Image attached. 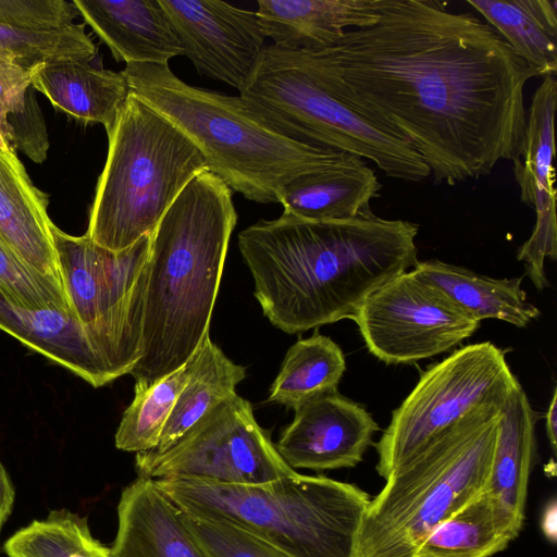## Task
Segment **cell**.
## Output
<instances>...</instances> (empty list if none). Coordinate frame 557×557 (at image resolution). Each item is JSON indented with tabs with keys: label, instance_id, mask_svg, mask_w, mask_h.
<instances>
[{
	"label": "cell",
	"instance_id": "cell-9",
	"mask_svg": "<svg viewBox=\"0 0 557 557\" xmlns=\"http://www.w3.org/2000/svg\"><path fill=\"white\" fill-rule=\"evenodd\" d=\"M70 306L111 380L129 374L140 359L150 234L110 251L86 234L52 225Z\"/></svg>",
	"mask_w": 557,
	"mask_h": 557
},
{
	"label": "cell",
	"instance_id": "cell-34",
	"mask_svg": "<svg viewBox=\"0 0 557 557\" xmlns=\"http://www.w3.org/2000/svg\"><path fill=\"white\" fill-rule=\"evenodd\" d=\"M78 15L73 1L0 0V24L15 28H60L73 24Z\"/></svg>",
	"mask_w": 557,
	"mask_h": 557
},
{
	"label": "cell",
	"instance_id": "cell-22",
	"mask_svg": "<svg viewBox=\"0 0 557 557\" xmlns=\"http://www.w3.org/2000/svg\"><path fill=\"white\" fill-rule=\"evenodd\" d=\"M32 86L52 106L83 124L113 127L131 94L123 71L94 66L89 61H65L32 71Z\"/></svg>",
	"mask_w": 557,
	"mask_h": 557
},
{
	"label": "cell",
	"instance_id": "cell-20",
	"mask_svg": "<svg viewBox=\"0 0 557 557\" xmlns=\"http://www.w3.org/2000/svg\"><path fill=\"white\" fill-rule=\"evenodd\" d=\"M382 189L377 175L364 159L344 153L323 169L286 184L278 197L283 212L315 221H343L371 210L370 201Z\"/></svg>",
	"mask_w": 557,
	"mask_h": 557
},
{
	"label": "cell",
	"instance_id": "cell-23",
	"mask_svg": "<svg viewBox=\"0 0 557 557\" xmlns=\"http://www.w3.org/2000/svg\"><path fill=\"white\" fill-rule=\"evenodd\" d=\"M541 418L520 384L502 408L493 462L484 487L521 527L536 449L535 425Z\"/></svg>",
	"mask_w": 557,
	"mask_h": 557
},
{
	"label": "cell",
	"instance_id": "cell-33",
	"mask_svg": "<svg viewBox=\"0 0 557 557\" xmlns=\"http://www.w3.org/2000/svg\"><path fill=\"white\" fill-rule=\"evenodd\" d=\"M182 517L188 531L208 557H289L278 548L233 525L183 511Z\"/></svg>",
	"mask_w": 557,
	"mask_h": 557
},
{
	"label": "cell",
	"instance_id": "cell-21",
	"mask_svg": "<svg viewBox=\"0 0 557 557\" xmlns=\"http://www.w3.org/2000/svg\"><path fill=\"white\" fill-rule=\"evenodd\" d=\"M0 330L92 387L112 382L74 313L24 309L0 288Z\"/></svg>",
	"mask_w": 557,
	"mask_h": 557
},
{
	"label": "cell",
	"instance_id": "cell-36",
	"mask_svg": "<svg viewBox=\"0 0 557 557\" xmlns=\"http://www.w3.org/2000/svg\"><path fill=\"white\" fill-rule=\"evenodd\" d=\"M30 85V71L0 60V121L4 126L9 143L13 149L14 146L7 124V115L23 109L25 94Z\"/></svg>",
	"mask_w": 557,
	"mask_h": 557
},
{
	"label": "cell",
	"instance_id": "cell-39",
	"mask_svg": "<svg viewBox=\"0 0 557 557\" xmlns=\"http://www.w3.org/2000/svg\"><path fill=\"white\" fill-rule=\"evenodd\" d=\"M542 529L546 537L555 542L556 540V502L552 500L544 511L542 519Z\"/></svg>",
	"mask_w": 557,
	"mask_h": 557
},
{
	"label": "cell",
	"instance_id": "cell-28",
	"mask_svg": "<svg viewBox=\"0 0 557 557\" xmlns=\"http://www.w3.org/2000/svg\"><path fill=\"white\" fill-rule=\"evenodd\" d=\"M345 370L343 350L330 337L314 333L298 339L284 357L268 401L295 409L314 396L337 389Z\"/></svg>",
	"mask_w": 557,
	"mask_h": 557
},
{
	"label": "cell",
	"instance_id": "cell-32",
	"mask_svg": "<svg viewBox=\"0 0 557 557\" xmlns=\"http://www.w3.org/2000/svg\"><path fill=\"white\" fill-rule=\"evenodd\" d=\"M0 288L14 304L24 309L74 313L66 292L27 265L1 237Z\"/></svg>",
	"mask_w": 557,
	"mask_h": 557
},
{
	"label": "cell",
	"instance_id": "cell-6",
	"mask_svg": "<svg viewBox=\"0 0 557 557\" xmlns=\"http://www.w3.org/2000/svg\"><path fill=\"white\" fill-rule=\"evenodd\" d=\"M503 406L474 409L388 474L367 507L355 557H416L440 523L483 491Z\"/></svg>",
	"mask_w": 557,
	"mask_h": 557
},
{
	"label": "cell",
	"instance_id": "cell-5",
	"mask_svg": "<svg viewBox=\"0 0 557 557\" xmlns=\"http://www.w3.org/2000/svg\"><path fill=\"white\" fill-rule=\"evenodd\" d=\"M183 512L223 522L289 557H355L369 495L323 475H289L261 484L154 480Z\"/></svg>",
	"mask_w": 557,
	"mask_h": 557
},
{
	"label": "cell",
	"instance_id": "cell-25",
	"mask_svg": "<svg viewBox=\"0 0 557 557\" xmlns=\"http://www.w3.org/2000/svg\"><path fill=\"white\" fill-rule=\"evenodd\" d=\"M521 528L483 488L425 537L416 557H491L505 549Z\"/></svg>",
	"mask_w": 557,
	"mask_h": 557
},
{
	"label": "cell",
	"instance_id": "cell-24",
	"mask_svg": "<svg viewBox=\"0 0 557 557\" xmlns=\"http://www.w3.org/2000/svg\"><path fill=\"white\" fill-rule=\"evenodd\" d=\"M413 270L479 322L494 319L525 327L541 315L521 287L523 276L493 278L437 259L418 261Z\"/></svg>",
	"mask_w": 557,
	"mask_h": 557
},
{
	"label": "cell",
	"instance_id": "cell-12",
	"mask_svg": "<svg viewBox=\"0 0 557 557\" xmlns=\"http://www.w3.org/2000/svg\"><path fill=\"white\" fill-rule=\"evenodd\" d=\"M351 320L369 352L386 364L414 363L446 352L481 324L413 269L373 292Z\"/></svg>",
	"mask_w": 557,
	"mask_h": 557
},
{
	"label": "cell",
	"instance_id": "cell-29",
	"mask_svg": "<svg viewBox=\"0 0 557 557\" xmlns=\"http://www.w3.org/2000/svg\"><path fill=\"white\" fill-rule=\"evenodd\" d=\"M3 549L9 557H110V548L91 535L86 519L65 509L20 529Z\"/></svg>",
	"mask_w": 557,
	"mask_h": 557
},
{
	"label": "cell",
	"instance_id": "cell-11",
	"mask_svg": "<svg viewBox=\"0 0 557 557\" xmlns=\"http://www.w3.org/2000/svg\"><path fill=\"white\" fill-rule=\"evenodd\" d=\"M138 476L261 484L295 472L278 455L251 404L236 393L216 405L171 447L136 454Z\"/></svg>",
	"mask_w": 557,
	"mask_h": 557
},
{
	"label": "cell",
	"instance_id": "cell-10",
	"mask_svg": "<svg viewBox=\"0 0 557 557\" xmlns=\"http://www.w3.org/2000/svg\"><path fill=\"white\" fill-rule=\"evenodd\" d=\"M519 385L505 351L491 342L462 346L431 364L375 444L377 473L386 479L474 409L504 405Z\"/></svg>",
	"mask_w": 557,
	"mask_h": 557
},
{
	"label": "cell",
	"instance_id": "cell-2",
	"mask_svg": "<svg viewBox=\"0 0 557 557\" xmlns=\"http://www.w3.org/2000/svg\"><path fill=\"white\" fill-rule=\"evenodd\" d=\"M418 232L372 210L327 222L283 212L244 228L238 248L263 314L295 334L351 319L373 292L414 267Z\"/></svg>",
	"mask_w": 557,
	"mask_h": 557
},
{
	"label": "cell",
	"instance_id": "cell-30",
	"mask_svg": "<svg viewBox=\"0 0 557 557\" xmlns=\"http://www.w3.org/2000/svg\"><path fill=\"white\" fill-rule=\"evenodd\" d=\"M97 47L84 24L60 28H15L0 24V60L32 71L40 65L65 61H91Z\"/></svg>",
	"mask_w": 557,
	"mask_h": 557
},
{
	"label": "cell",
	"instance_id": "cell-1",
	"mask_svg": "<svg viewBox=\"0 0 557 557\" xmlns=\"http://www.w3.org/2000/svg\"><path fill=\"white\" fill-rule=\"evenodd\" d=\"M294 53L337 99L406 141L436 184L486 176L522 154L524 89L539 74L470 12L379 0L373 23Z\"/></svg>",
	"mask_w": 557,
	"mask_h": 557
},
{
	"label": "cell",
	"instance_id": "cell-37",
	"mask_svg": "<svg viewBox=\"0 0 557 557\" xmlns=\"http://www.w3.org/2000/svg\"><path fill=\"white\" fill-rule=\"evenodd\" d=\"M14 488L10 478L0 462V532L11 513L14 502Z\"/></svg>",
	"mask_w": 557,
	"mask_h": 557
},
{
	"label": "cell",
	"instance_id": "cell-38",
	"mask_svg": "<svg viewBox=\"0 0 557 557\" xmlns=\"http://www.w3.org/2000/svg\"><path fill=\"white\" fill-rule=\"evenodd\" d=\"M545 428L546 435L548 438L549 446L553 453H556V444H557V388L555 387L553 391L552 399L548 405L547 412L545 414Z\"/></svg>",
	"mask_w": 557,
	"mask_h": 557
},
{
	"label": "cell",
	"instance_id": "cell-16",
	"mask_svg": "<svg viewBox=\"0 0 557 557\" xmlns=\"http://www.w3.org/2000/svg\"><path fill=\"white\" fill-rule=\"evenodd\" d=\"M117 521L110 557H208L154 480L138 476L123 490Z\"/></svg>",
	"mask_w": 557,
	"mask_h": 557
},
{
	"label": "cell",
	"instance_id": "cell-19",
	"mask_svg": "<svg viewBox=\"0 0 557 557\" xmlns=\"http://www.w3.org/2000/svg\"><path fill=\"white\" fill-rule=\"evenodd\" d=\"M257 15L267 38L292 51L333 46L348 28L377 17L379 0H258Z\"/></svg>",
	"mask_w": 557,
	"mask_h": 557
},
{
	"label": "cell",
	"instance_id": "cell-13",
	"mask_svg": "<svg viewBox=\"0 0 557 557\" xmlns=\"http://www.w3.org/2000/svg\"><path fill=\"white\" fill-rule=\"evenodd\" d=\"M183 55L206 77L239 89L265 44L256 11L219 0H160Z\"/></svg>",
	"mask_w": 557,
	"mask_h": 557
},
{
	"label": "cell",
	"instance_id": "cell-17",
	"mask_svg": "<svg viewBox=\"0 0 557 557\" xmlns=\"http://www.w3.org/2000/svg\"><path fill=\"white\" fill-rule=\"evenodd\" d=\"M116 61L169 64L183 50L160 0H73Z\"/></svg>",
	"mask_w": 557,
	"mask_h": 557
},
{
	"label": "cell",
	"instance_id": "cell-7",
	"mask_svg": "<svg viewBox=\"0 0 557 557\" xmlns=\"http://www.w3.org/2000/svg\"><path fill=\"white\" fill-rule=\"evenodd\" d=\"M107 135V161L86 235L121 251L151 234L182 190L208 168L198 147L133 92Z\"/></svg>",
	"mask_w": 557,
	"mask_h": 557
},
{
	"label": "cell",
	"instance_id": "cell-35",
	"mask_svg": "<svg viewBox=\"0 0 557 557\" xmlns=\"http://www.w3.org/2000/svg\"><path fill=\"white\" fill-rule=\"evenodd\" d=\"M7 124L15 151L20 150L32 161L41 163L49 148L45 120L30 85L21 111L7 115Z\"/></svg>",
	"mask_w": 557,
	"mask_h": 557
},
{
	"label": "cell",
	"instance_id": "cell-8",
	"mask_svg": "<svg viewBox=\"0 0 557 557\" xmlns=\"http://www.w3.org/2000/svg\"><path fill=\"white\" fill-rule=\"evenodd\" d=\"M238 91L253 114L288 138L370 160L391 178L418 183L431 175L406 141L332 95L292 50L265 45Z\"/></svg>",
	"mask_w": 557,
	"mask_h": 557
},
{
	"label": "cell",
	"instance_id": "cell-27",
	"mask_svg": "<svg viewBox=\"0 0 557 557\" xmlns=\"http://www.w3.org/2000/svg\"><path fill=\"white\" fill-rule=\"evenodd\" d=\"M246 377L244 367L233 362L207 337L194 355L193 371L162 429L154 451L171 447L182 435L224 399Z\"/></svg>",
	"mask_w": 557,
	"mask_h": 557
},
{
	"label": "cell",
	"instance_id": "cell-14",
	"mask_svg": "<svg viewBox=\"0 0 557 557\" xmlns=\"http://www.w3.org/2000/svg\"><path fill=\"white\" fill-rule=\"evenodd\" d=\"M557 99L555 76L543 77L527 109L522 154L513 162L520 199L535 210L531 236L518 248L517 259L537 290L549 286L546 259H557L554 119Z\"/></svg>",
	"mask_w": 557,
	"mask_h": 557
},
{
	"label": "cell",
	"instance_id": "cell-18",
	"mask_svg": "<svg viewBox=\"0 0 557 557\" xmlns=\"http://www.w3.org/2000/svg\"><path fill=\"white\" fill-rule=\"evenodd\" d=\"M48 203L16 152L0 149V237L27 265L65 290Z\"/></svg>",
	"mask_w": 557,
	"mask_h": 557
},
{
	"label": "cell",
	"instance_id": "cell-26",
	"mask_svg": "<svg viewBox=\"0 0 557 557\" xmlns=\"http://www.w3.org/2000/svg\"><path fill=\"white\" fill-rule=\"evenodd\" d=\"M540 77L557 72L556 0H468Z\"/></svg>",
	"mask_w": 557,
	"mask_h": 557
},
{
	"label": "cell",
	"instance_id": "cell-4",
	"mask_svg": "<svg viewBox=\"0 0 557 557\" xmlns=\"http://www.w3.org/2000/svg\"><path fill=\"white\" fill-rule=\"evenodd\" d=\"M123 72L131 92L180 128L198 147L208 170L247 200L278 203L286 184L345 153L284 136L239 96L186 84L169 64L132 63Z\"/></svg>",
	"mask_w": 557,
	"mask_h": 557
},
{
	"label": "cell",
	"instance_id": "cell-15",
	"mask_svg": "<svg viewBox=\"0 0 557 557\" xmlns=\"http://www.w3.org/2000/svg\"><path fill=\"white\" fill-rule=\"evenodd\" d=\"M275 448L292 469L314 471L356 467L379 425L366 409L337 389L314 396L294 409Z\"/></svg>",
	"mask_w": 557,
	"mask_h": 557
},
{
	"label": "cell",
	"instance_id": "cell-3",
	"mask_svg": "<svg viewBox=\"0 0 557 557\" xmlns=\"http://www.w3.org/2000/svg\"><path fill=\"white\" fill-rule=\"evenodd\" d=\"M237 219L233 191L205 170L150 234L140 359L129 373L134 391L185 366L209 337Z\"/></svg>",
	"mask_w": 557,
	"mask_h": 557
},
{
	"label": "cell",
	"instance_id": "cell-31",
	"mask_svg": "<svg viewBox=\"0 0 557 557\" xmlns=\"http://www.w3.org/2000/svg\"><path fill=\"white\" fill-rule=\"evenodd\" d=\"M193 367L194 356L185 366L150 387L134 391V398L123 412L114 436L117 449L137 454L157 447L162 429Z\"/></svg>",
	"mask_w": 557,
	"mask_h": 557
},
{
	"label": "cell",
	"instance_id": "cell-40",
	"mask_svg": "<svg viewBox=\"0 0 557 557\" xmlns=\"http://www.w3.org/2000/svg\"><path fill=\"white\" fill-rule=\"evenodd\" d=\"M0 149L4 150V151H10V152H16L12 148L11 144L9 143L4 126L1 121H0Z\"/></svg>",
	"mask_w": 557,
	"mask_h": 557
}]
</instances>
